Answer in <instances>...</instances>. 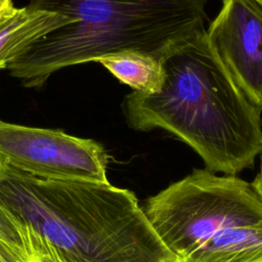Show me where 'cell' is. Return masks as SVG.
<instances>
[{"instance_id": "6da1fadb", "label": "cell", "mask_w": 262, "mask_h": 262, "mask_svg": "<svg viewBox=\"0 0 262 262\" xmlns=\"http://www.w3.org/2000/svg\"><path fill=\"white\" fill-rule=\"evenodd\" d=\"M164 82L154 93L132 91L122 108L137 131L162 129L190 146L206 169L236 175L262 151L261 111L242 93L211 50L206 29L161 60Z\"/></svg>"}, {"instance_id": "7a4b0ae2", "label": "cell", "mask_w": 262, "mask_h": 262, "mask_svg": "<svg viewBox=\"0 0 262 262\" xmlns=\"http://www.w3.org/2000/svg\"><path fill=\"white\" fill-rule=\"evenodd\" d=\"M0 207L68 262H177L136 195L110 182L38 178L0 159Z\"/></svg>"}, {"instance_id": "3957f363", "label": "cell", "mask_w": 262, "mask_h": 262, "mask_svg": "<svg viewBox=\"0 0 262 262\" xmlns=\"http://www.w3.org/2000/svg\"><path fill=\"white\" fill-rule=\"evenodd\" d=\"M207 0H29L33 10L59 13L70 23L48 33L7 70L25 87H42L68 67L135 51L162 58L205 30Z\"/></svg>"}, {"instance_id": "277c9868", "label": "cell", "mask_w": 262, "mask_h": 262, "mask_svg": "<svg viewBox=\"0 0 262 262\" xmlns=\"http://www.w3.org/2000/svg\"><path fill=\"white\" fill-rule=\"evenodd\" d=\"M143 209L177 262L209 258L262 225V196L253 184L208 169H194L150 196Z\"/></svg>"}, {"instance_id": "5b68a950", "label": "cell", "mask_w": 262, "mask_h": 262, "mask_svg": "<svg viewBox=\"0 0 262 262\" xmlns=\"http://www.w3.org/2000/svg\"><path fill=\"white\" fill-rule=\"evenodd\" d=\"M0 159L38 178L108 182L103 145L58 129L0 120Z\"/></svg>"}, {"instance_id": "8992f818", "label": "cell", "mask_w": 262, "mask_h": 262, "mask_svg": "<svg viewBox=\"0 0 262 262\" xmlns=\"http://www.w3.org/2000/svg\"><path fill=\"white\" fill-rule=\"evenodd\" d=\"M206 34L232 81L262 111V7L253 0H222Z\"/></svg>"}, {"instance_id": "52a82bcc", "label": "cell", "mask_w": 262, "mask_h": 262, "mask_svg": "<svg viewBox=\"0 0 262 262\" xmlns=\"http://www.w3.org/2000/svg\"><path fill=\"white\" fill-rule=\"evenodd\" d=\"M70 23V17L25 6L0 27V70L48 33Z\"/></svg>"}, {"instance_id": "ba28073f", "label": "cell", "mask_w": 262, "mask_h": 262, "mask_svg": "<svg viewBox=\"0 0 262 262\" xmlns=\"http://www.w3.org/2000/svg\"><path fill=\"white\" fill-rule=\"evenodd\" d=\"M96 62L134 91L154 93L161 89L164 82L161 60L149 54L125 51L101 57Z\"/></svg>"}, {"instance_id": "9c48e42d", "label": "cell", "mask_w": 262, "mask_h": 262, "mask_svg": "<svg viewBox=\"0 0 262 262\" xmlns=\"http://www.w3.org/2000/svg\"><path fill=\"white\" fill-rule=\"evenodd\" d=\"M0 241L15 250L31 256L30 244L24 228L0 207Z\"/></svg>"}, {"instance_id": "30bf717a", "label": "cell", "mask_w": 262, "mask_h": 262, "mask_svg": "<svg viewBox=\"0 0 262 262\" xmlns=\"http://www.w3.org/2000/svg\"><path fill=\"white\" fill-rule=\"evenodd\" d=\"M26 234L31 250L28 262H68L45 241L28 231H26Z\"/></svg>"}, {"instance_id": "8fae6325", "label": "cell", "mask_w": 262, "mask_h": 262, "mask_svg": "<svg viewBox=\"0 0 262 262\" xmlns=\"http://www.w3.org/2000/svg\"><path fill=\"white\" fill-rule=\"evenodd\" d=\"M29 256L0 241V262H28Z\"/></svg>"}, {"instance_id": "7c38bea8", "label": "cell", "mask_w": 262, "mask_h": 262, "mask_svg": "<svg viewBox=\"0 0 262 262\" xmlns=\"http://www.w3.org/2000/svg\"><path fill=\"white\" fill-rule=\"evenodd\" d=\"M17 7L14 6L13 0H0V27L14 15Z\"/></svg>"}, {"instance_id": "4fadbf2b", "label": "cell", "mask_w": 262, "mask_h": 262, "mask_svg": "<svg viewBox=\"0 0 262 262\" xmlns=\"http://www.w3.org/2000/svg\"><path fill=\"white\" fill-rule=\"evenodd\" d=\"M260 169H259V172L258 174L256 175L255 179L253 180V182H251L253 184V186L255 187V189L259 192V194L262 196V151L260 154Z\"/></svg>"}, {"instance_id": "5bb4252c", "label": "cell", "mask_w": 262, "mask_h": 262, "mask_svg": "<svg viewBox=\"0 0 262 262\" xmlns=\"http://www.w3.org/2000/svg\"><path fill=\"white\" fill-rule=\"evenodd\" d=\"M256 4H258L260 7H262V0H253Z\"/></svg>"}]
</instances>
